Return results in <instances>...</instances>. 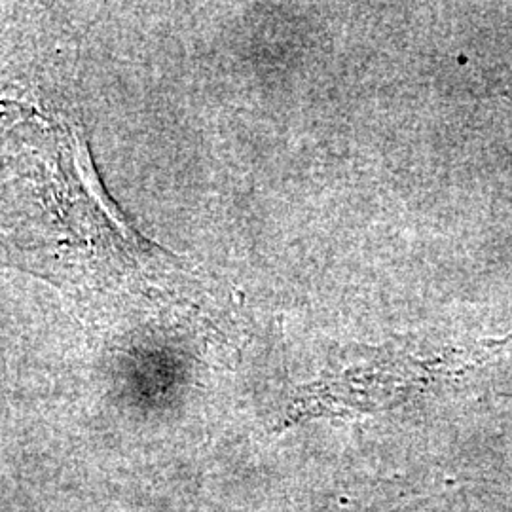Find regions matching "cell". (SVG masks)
I'll list each match as a JSON object with an SVG mask.
<instances>
[]
</instances>
